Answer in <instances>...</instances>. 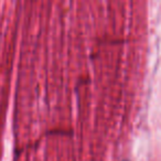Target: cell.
Here are the masks:
<instances>
[{"instance_id":"1","label":"cell","mask_w":161,"mask_h":161,"mask_svg":"<svg viewBox=\"0 0 161 161\" xmlns=\"http://www.w3.org/2000/svg\"><path fill=\"white\" fill-rule=\"evenodd\" d=\"M124 161H127V160H124Z\"/></svg>"}]
</instances>
